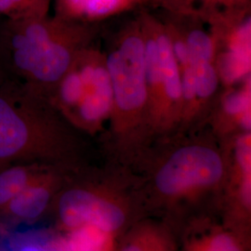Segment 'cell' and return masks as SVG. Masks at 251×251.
<instances>
[{
	"mask_svg": "<svg viewBox=\"0 0 251 251\" xmlns=\"http://www.w3.org/2000/svg\"><path fill=\"white\" fill-rule=\"evenodd\" d=\"M53 4L59 18L98 25L130 11L158 9L160 0H53Z\"/></svg>",
	"mask_w": 251,
	"mask_h": 251,
	"instance_id": "30bf717a",
	"label": "cell"
},
{
	"mask_svg": "<svg viewBox=\"0 0 251 251\" xmlns=\"http://www.w3.org/2000/svg\"><path fill=\"white\" fill-rule=\"evenodd\" d=\"M144 36L145 80L150 133L179 130L182 115L181 73L167 26L149 9L138 11Z\"/></svg>",
	"mask_w": 251,
	"mask_h": 251,
	"instance_id": "5b68a950",
	"label": "cell"
},
{
	"mask_svg": "<svg viewBox=\"0 0 251 251\" xmlns=\"http://www.w3.org/2000/svg\"><path fill=\"white\" fill-rule=\"evenodd\" d=\"M123 251H148L147 250L144 249L143 247L139 246V245H136V244H131V245H128L127 247H126Z\"/></svg>",
	"mask_w": 251,
	"mask_h": 251,
	"instance_id": "d6986e66",
	"label": "cell"
},
{
	"mask_svg": "<svg viewBox=\"0 0 251 251\" xmlns=\"http://www.w3.org/2000/svg\"><path fill=\"white\" fill-rule=\"evenodd\" d=\"M22 251H41L40 250H38V249H36V248H34V247H26V248H25V249H23Z\"/></svg>",
	"mask_w": 251,
	"mask_h": 251,
	"instance_id": "ffe728a7",
	"label": "cell"
},
{
	"mask_svg": "<svg viewBox=\"0 0 251 251\" xmlns=\"http://www.w3.org/2000/svg\"><path fill=\"white\" fill-rule=\"evenodd\" d=\"M59 213L69 229L92 225L114 233L124 224L123 211L115 204L84 189H72L60 200Z\"/></svg>",
	"mask_w": 251,
	"mask_h": 251,
	"instance_id": "ba28073f",
	"label": "cell"
},
{
	"mask_svg": "<svg viewBox=\"0 0 251 251\" xmlns=\"http://www.w3.org/2000/svg\"><path fill=\"white\" fill-rule=\"evenodd\" d=\"M74 129L49 100L9 77L0 82V164L56 156Z\"/></svg>",
	"mask_w": 251,
	"mask_h": 251,
	"instance_id": "7a4b0ae2",
	"label": "cell"
},
{
	"mask_svg": "<svg viewBox=\"0 0 251 251\" xmlns=\"http://www.w3.org/2000/svg\"><path fill=\"white\" fill-rule=\"evenodd\" d=\"M197 251H241L233 237L226 234H218L211 237Z\"/></svg>",
	"mask_w": 251,
	"mask_h": 251,
	"instance_id": "e0dca14e",
	"label": "cell"
},
{
	"mask_svg": "<svg viewBox=\"0 0 251 251\" xmlns=\"http://www.w3.org/2000/svg\"><path fill=\"white\" fill-rule=\"evenodd\" d=\"M1 22L2 18H0V28H1ZM8 76L5 72L4 66H3V62H2V54H1V43H0V82L6 79Z\"/></svg>",
	"mask_w": 251,
	"mask_h": 251,
	"instance_id": "ac0fdd59",
	"label": "cell"
},
{
	"mask_svg": "<svg viewBox=\"0 0 251 251\" xmlns=\"http://www.w3.org/2000/svg\"><path fill=\"white\" fill-rule=\"evenodd\" d=\"M251 7L217 10L202 17L218 41L215 64L223 88L251 76Z\"/></svg>",
	"mask_w": 251,
	"mask_h": 251,
	"instance_id": "52a82bcc",
	"label": "cell"
},
{
	"mask_svg": "<svg viewBox=\"0 0 251 251\" xmlns=\"http://www.w3.org/2000/svg\"><path fill=\"white\" fill-rule=\"evenodd\" d=\"M48 100L75 129L94 133L107 125L113 90L104 52L96 43L76 56Z\"/></svg>",
	"mask_w": 251,
	"mask_h": 251,
	"instance_id": "277c9868",
	"label": "cell"
},
{
	"mask_svg": "<svg viewBox=\"0 0 251 251\" xmlns=\"http://www.w3.org/2000/svg\"><path fill=\"white\" fill-rule=\"evenodd\" d=\"M103 52L113 90L108 123L112 133L119 138L150 133L144 36L138 12L110 36Z\"/></svg>",
	"mask_w": 251,
	"mask_h": 251,
	"instance_id": "3957f363",
	"label": "cell"
},
{
	"mask_svg": "<svg viewBox=\"0 0 251 251\" xmlns=\"http://www.w3.org/2000/svg\"><path fill=\"white\" fill-rule=\"evenodd\" d=\"M113 233L92 225L71 230L65 242L66 251H113Z\"/></svg>",
	"mask_w": 251,
	"mask_h": 251,
	"instance_id": "4fadbf2b",
	"label": "cell"
},
{
	"mask_svg": "<svg viewBox=\"0 0 251 251\" xmlns=\"http://www.w3.org/2000/svg\"><path fill=\"white\" fill-rule=\"evenodd\" d=\"M233 160L240 180L241 196L250 204L251 198V131L235 135Z\"/></svg>",
	"mask_w": 251,
	"mask_h": 251,
	"instance_id": "5bb4252c",
	"label": "cell"
},
{
	"mask_svg": "<svg viewBox=\"0 0 251 251\" xmlns=\"http://www.w3.org/2000/svg\"><path fill=\"white\" fill-rule=\"evenodd\" d=\"M39 174L34 167L14 166L0 172V206L9 204L11 199L36 179Z\"/></svg>",
	"mask_w": 251,
	"mask_h": 251,
	"instance_id": "9a60e30c",
	"label": "cell"
},
{
	"mask_svg": "<svg viewBox=\"0 0 251 251\" xmlns=\"http://www.w3.org/2000/svg\"><path fill=\"white\" fill-rule=\"evenodd\" d=\"M42 8L13 18H2V62L9 78L49 99L82 50L102 34L101 24H83L49 14Z\"/></svg>",
	"mask_w": 251,
	"mask_h": 251,
	"instance_id": "6da1fadb",
	"label": "cell"
},
{
	"mask_svg": "<svg viewBox=\"0 0 251 251\" xmlns=\"http://www.w3.org/2000/svg\"><path fill=\"white\" fill-rule=\"evenodd\" d=\"M50 197L48 178L44 179L39 174L10 200L9 210L12 214L23 219H35L45 210Z\"/></svg>",
	"mask_w": 251,
	"mask_h": 251,
	"instance_id": "8fae6325",
	"label": "cell"
},
{
	"mask_svg": "<svg viewBox=\"0 0 251 251\" xmlns=\"http://www.w3.org/2000/svg\"><path fill=\"white\" fill-rule=\"evenodd\" d=\"M223 133L235 135L251 131V76L241 83L223 88L205 123Z\"/></svg>",
	"mask_w": 251,
	"mask_h": 251,
	"instance_id": "9c48e42d",
	"label": "cell"
},
{
	"mask_svg": "<svg viewBox=\"0 0 251 251\" xmlns=\"http://www.w3.org/2000/svg\"><path fill=\"white\" fill-rule=\"evenodd\" d=\"M251 7V0H160L159 9L199 17L217 10Z\"/></svg>",
	"mask_w": 251,
	"mask_h": 251,
	"instance_id": "7c38bea8",
	"label": "cell"
},
{
	"mask_svg": "<svg viewBox=\"0 0 251 251\" xmlns=\"http://www.w3.org/2000/svg\"><path fill=\"white\" fill-rule=\"evenodd\" d=\"M52 0H0V18H13L42 8H50Z\"/></svg>",
	"mask_w": 251,
	"mask_h": 251,
	"instance_id": "2e32d148",
	"label": "cell"
},
{
	"mask_svg": "<svg viewBox=\"0 0 251 251\" xmlns=\"http://www.w3.org/2000/svg\"><path fill=\"white\" fill-rule=\"evenodd\" d=\"M226 173V162L210 144L191 143L175 149L162 161L154 174L161 193L178 197L212 187Z\"/></svg>",
	"mask_w": 251,
	"mask_h": 251,
	"instance_id": "8992f818",
	"label": "cell"
}]
</instances>
